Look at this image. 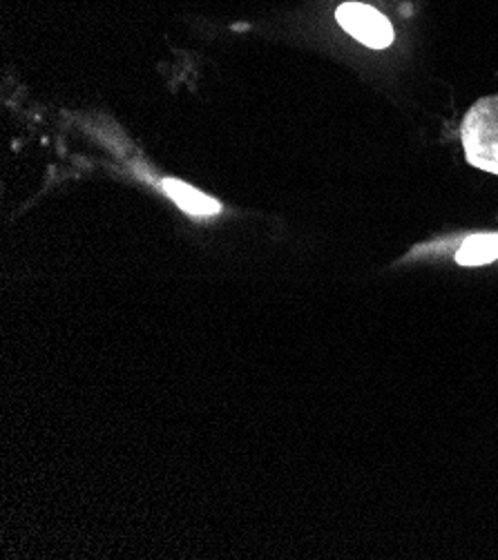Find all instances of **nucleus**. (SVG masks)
I'll list each match as a JSON object with an SVG mask.
<instances>
[{
    "label": "nucleus",
    "instance_id": "nucleus-1",
    "mask_svg": "<svg viewBox=\"0 0 498 560\" xmlns=\"http://www.w3.org/2000/svg\"><path fill=\"white\" fill-rule=\"evenodd\" d=\"M467 161L480 171L498 175V96L478 101L463 124Z\"/></svg>",
    "mask_w": 498,
    "mask_h": 560
},
{
    "label": "nucleus",
    "instance_id": "nucleus-2",
    "mask_svg": "<svg viewBox=\"0 0 498 560\" xmlns=\"http://www.w3.org/2000/svg\"><path fill=\"white\" fill-rule=\"evenodd\" d=\"M338 23L347 34L367 47L384 49L394 43V27L378 10L362 3H343L336 12Z\"/></svg>",
    "mask_w": 498,
    "mask_h": 560
},
{
    "label": "nucleus",
    "instance_id": "nucleus-3",
    "mask_svg": "<svg viewBox=\"0 0 498 560\" xmlns=\"http://www.w3.org/2000/svg\"><path fill=\"white\" fill-rule=\"evenodd\" d=\"M163 190L184 212L195 217H212L221 210L219 201L199 192L197 188L179 182V179H163Z\"/></svg>",
    "mask_w": 498,
    "mask_h": 560
},
{
    "label": "nucleus",
    "instance_id": "nucleus-4",
    "mask_svg": "<svg viewBox=\"0 0 498 560\" xmlns=\"http://www.w3.org/2000/svg\"><path fill=\"white\" fill-rule=\"evenodd\" d=\"M498 259V235H474L456 253L461 266H483Z\"/></svg>",
    "mask_w": 498,
    "mask_h": 560
}]
</instances>
